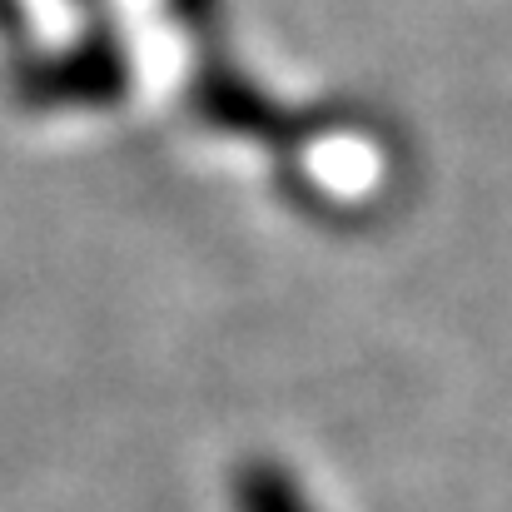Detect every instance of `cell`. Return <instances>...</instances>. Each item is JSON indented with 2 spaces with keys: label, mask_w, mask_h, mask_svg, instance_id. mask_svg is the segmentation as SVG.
Listing matches in <instances>:
<instances>
[{
  "label": "cell",
  "mask_w": 512,
  "mask_h": 512,
  "mask_svg": "<svg viewBox=\"0 0 512 512\" xmlns=\"http://www.w3.org/2000/svg\"><path fill=\"white\" fill-rule=\"evenodd\" d=\"M239 508L244 512H309L304 498L284 483V473H249L244 488H239Z\"/></svg>",
  "instance_id": "6da1fadb"
}]
</instances>
